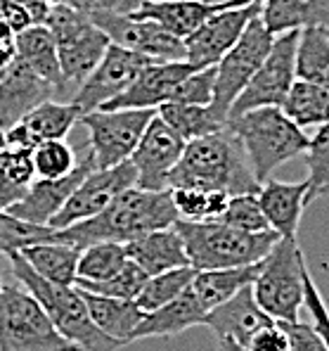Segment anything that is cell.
<instances>
[{
	"label": "cell",
	"instance_id": "obj_50",
	"mask_svg": "<svg viewBox=\"0 0 329 351\" xmlns=\"http://www.w3.org/2000/svg\"><path fill=\"white\" fill-rule=\"evenodd\" d=\"M218 351H246V347H241L235 339H218Z\"/></svg>",
	"mask_w": 329,
	"mask_h": 351
},
{
	"label": "cell",
	"instance_id": "obj_34",
	"mask_svg": "<svg viewBox=\"0 0 329 351\" xmlns=\"http://www.w3.org/2000/svg\"><path fill=\"white\" fill-rule=\"evenodd\" d=\"M282 110L299 128L325 126L329 123V88L296 81Z\"/></svg>",
	"mask_w": 329,
	"mask_h": 351
},
{
	"label": "cell",
	"instance_id": "obj_47",
	"mask_svg": "<svg viewBox=\"0 0 329 351\" xmlns=\"http://www.w3.org/2000/svg\"><path fill=\"white\" fill-rule=\"evenodd\" d=\"M0 22H5L14 34H22L27 31L29 27H34V19H31L29 10L22 8V5H14V3H8V5H0Z\"/></svg>",
	"mask_w": 329,
	"mask_h": 351
},
{
	"label": "cell",
	"instance_id": "obj_14",
	"mask_svg": "<svg viewBox=\"0 0 329 351\" xmlns=\"http://www.w3.org/2000/svg\"><path fill=\"white\" fill-rule=\"evenodd\" d=\"M154 60L145 58L140 53H133L128 48L111 43L107 48L100 64L90 71V76L83 81L74 93V105L81 110V114H88L100 107H105L109 100L119 97L133 81L137 79L145 66H150Z\"/></svg>",
	"mask_w": 329,
	"mask_h": 351
},
{
	"label": "cell",
	"instance_id": "obj_13",
	"mask_svg": "<svg viewBox=\"0 0 329 351\" xmlns=\"http://www.w3.org/2000/svg\"><path fill=\"white\" fill-rule=\"evenodd\" d=\"M135 180H137V173L131 162H123L119 167H111V169H95V171H90L81 180V185L74 190L69 202H66L64 209L50 221L48 228L64 230V228H69V226L95 219V216L100 214V211H105L121 193H126L128 188H135Z\"/></svg>",
	"mask_w": 329,
	"mask_h": 351
},
{
	"label": "cell",
	"instance_id": "obj_49",
	"mask_svg": "<svg viewBox=\"0 0 329 351\" xmlns=\"http://www.w3.org/2000/svg\"><path fill=\"white\" fill-rule=\"evenodd\" d=\"M145 3H157V0H121V3H119V12L131 14V12H135L140 5H145Z\"/></svg>",
	"mask_w": 329,
	"mask_h": 351
},
{
	"label": "cell",
	"instance_id": "obj_5",
	"mask_svg": "<svg viewBox=\"0 0 329 351\" xmlns=\"http://www.w3.org/2000/svg\"><path fill=\"white\" fill-rule=\"evenodd\" d=\"M228 128L241 141L259 183H265L275 169L301 157L311 138L296 126L282 107H261L228 119Z\"/></svg>",
	"mask_w": 329,
	"mask_h": 351
},
{
	"label": "cell",
	"instance_id": "obj_42",
	"mask_svg": "<svg viewBox=\"0 0 329 351\" xmlns=\"http://www.w3.org/2000/svg\"><path fill=\"white\" fill-rule=\"evenodd\" d=\"M218 221L237 230H244V233H268L270 230L268 219L261 209L259 195H235V197H230L228 209Z\"/></svg>",
	"mask_w": 329,
	"mask_h": 351
},
{
	"label": "cell",
	"instance_id": "obj_36",
	"mask_svg": "<svg viewBox=\"0 0 329 351\" xmlns=\"http://www.w3.org/2000/svg\"><path fill=\"white\" fill-rule=\"evenodd\" d=\"M173 206L178 211V221H218L225 214L230 202L228 193L199 188H168Z\"/></svg>",
	"mask_w": 329,
	"mask_h": 351
},
{
	"label": "cell",
	"instance_id": "obj_4",
	"mask_svg": "<svg viewBox=\"0 0 329 351\" xmlns=\"http://www.w3.org/2000/svg\"><path fill=\"white\" fill-rule=\"evenodd\" d=\"M176 230L185 242L189 266L194 271H218L261 263L275 247L280 235L244 233L223 221H176Z\"/></svg>",
	"mask_w": 329,
	"mask_h": 351
},
{
	"label": "cell",
	"instance_id": "obj_56",
	"mask_svg": "<svg viewBox=\"0 0 329 351\" xmlns=\"http://www.w3.org/2000/svg\"><path fill=\"white\" fill-rule=\"evenodd\" d=\"M48 3H50V5H57V3H62V0H48Z\"/></svg>",
	"mask_w": 329,
	"mask_h": 351
},
{
	"label": "cell",
	"instance_id": "obj_19",
	"mask_svg": "<svg viewBox=\"0 0 329 351\" xmlns=\"http://www.w3.org/2000/svg\"><path fill=\"white\" fill-rule=\"evenodd\" d=\"M55 93L57 88L50 81H45L22 60L14 58L5 79L0 81V128L3 131L12 128L36 107L53 100Z\"/></svg>",
	"mask_w": 329,
	"mask_h": 351
},
{
	"label": "cell",
	"instance_id": "obj_8",
	"mask_svg": "<svg viewBox=\"0 0 329 351\" xmlns=\"http://www.w3.org/2000/svg\"><path fill=\"white\" fill-rule=\"evenodd\" d=\"M45 27L53 31L57 40L64 84L79 88L105 58L107 48L111 45L109 36L100 27H95V22L85 12L64 3L53 5Z\"/></svg>",
	"mask_w": 329,
	"mask_h": 351
},
{
	"label": "cell",
	"instance_id": "obj_27",
	"mask_svg": "<svg viewBox=\"0 0 329 351\" xmlns=\"http://www.w3.org/2000/svg\"><path fill=\"white\" fill-rule=\"evenodd\" d=\"M14 50H17V58L27 66H31L36 74L43 76L45 81H50L60 93L66 90L62 66H60L57 40H55L53 31L45 27V24H34L27 31H22L14 38Z\"/></svg>",
	"mask_w": 329,
	"mask_h": 351
},
{
	"label": "cell",
	"instance_id": "obj_18",
	"mask_svg": "<svg viewBox=\"0 0 329 351\" xmlns=\"http://www.w3.org/2000/svg\"><path fill=\"white\" fill-rule=\"evenodd\" d=\"M194 69L189 62H152L137 74L119 97L109 100L100 110H159L163 102L171 100L173 90L187 79Z\"/></svg>",
	"mask_w": 329,
	"mask_h": 351
},
{
	"label": "cell",
	"instance_id": "obj_55",
	"mask_svg": "<svg viewBox=\"0 0 329 351\" xmlns=\"http://www.w3.org/2000/svg\"><path fill=\"white\" fill-rule=\"evenodd\" d=\"M0 259H3V256H0ZM0 285H3V268H0Z\"/></svg>",
	"mask_w": 329,
	"mask_h": 351
},
{
	"label": "cell",
	"instance_id": "obj_30",
	"mask_svg": "<svg viewBox=\"0 0 329 351\" xmlns=\"http://www.w3.org/2000/svg\"><path fill=\"white\" fill-rule=\"evenodd\" d=\"M259 273V263L241 268H218V271H197L192 280V290L197 294L204 311L220 306L235 294H239L244 287H251Z\"/></svg>",
	"mask_w": 329,
	"mask_h": 351
},
{
	"label": "cell",
	"instance_id": "obj_53",
	"mask_svg": "<svg viewBox=\"0 0 329 351\" xmlns=\"http://www.w3.org/2000/svg\"><path fill=\"white\" fill-rule=\"evenodd\" d=\"M10 66H12V64H10ZM5 74H8V69H3V66H0V81L5 79Z\"/></svg>",
	"mask_w": 329,
	"mask_h": 351
},
{
	"label": "cell",
	"instance_id": "obj_16",
	"mask_svg": "<svg viewBox=\"0 0 329 351\" xmlns=\"http://www.w3.org/2000/svg\"><path fill=\"white\" fill-rule=\"evenodd\" d=\"M183 149V138L173 128H168L163 123V119H159V114L154 117L150 126H147L145 136L137 143L135 152L128 159L137 173L135 188L152 190V193L168 190V176L178 167Z\"/></svg>",
	"mask_w": 329,
	"mask_h": 351
},
{
	"label": "cell",
	"instance_id": "obj_21",
	"mask_svg": "<svg viewBox=\"0 0 329 351\" xmlns=\"http://www.w3.org/2000/svg\"><path fill=\"white\" fill-rule=\"evenodd\" d=\"M251 0H228V3H207V0H157V3H145L131 12L137 19H150L159 27L171 31L178 38H187L194 34L209 17L215 12H223L230 8H241Z\"/></svg>",
	"mask_w": 329,
	"mask_h": 351
},
{
	"label": "cell",
	"instance_id": "obj_22",
	"mask_svg": "<svg viewBox=\"0 0 329 351\" xmlns=\"http://www.w3.org/2000/svg\"><path fill=\"white\" fill-rule=\"evenodd\" d=\"M275 323L263 308L259 306L251 287H244L239 294L228 299L220 306L211 308L207 313V328L215 335V339H235L241 347L251 342L259 330Z\"/></svg>",
	"mask_w": 329,
	"mask_h": 351
},
{
	"label": "cell",
	"instance_id": "obj_6",
	"mask_svg": "<svg viewBox=\"0 0 329 351\" xmlns=\"http://www.w3.org/2000/svg\"><path fill=\"white\" fill-rule=\"evenodd\" d=\"M0 351H81L24 285H0Z\"/></svg>",
	"mask_w": 329,
	"mask_h": 351
},
{
	"label": "cell",
	"instance_id": "obj_7",
	"mask_svg": "<svg viewBox=\"0 0 329 351\" xmlns=\"http://www.w3.org/2000/svg\"><path fill=\"white\" fill-rule=\"evenodd\" d=\"M303 256L299 240L280 237L259 263L251 285L259 306L277 323H296L303 308Z\"/></svg>",
	"mask_w": 329,
	"mask_h": 351
},
{
	"label": "cell",
	"instance_id": "obj_44",
	"mask_svg": "<svg viewBox=\"0 0 329 351\" xmlns=\"http://www.w3.org/2000/svg\"><path fill=\"white\" fill-rule=\"evenodd\" d=\"M303 306L311 313L315 332L320 335L322 342H325L329 349V308H327V302H325V297H322V292L317 290L315 280H313L311 271H308V263H306V268H303Z\"/></svg>",
	"mask_w": 329,
	"mask_h": 351
},
{
	"label": "cell",
	"instance_id": "obj_12",
	"mask_svg": "<svg viewBox=\"0 0 329 351\" xmlns=\"http://www.w3.org/2000/svg\"><path fill=\"white\" fill-rule=\"evenodd\" d=\"M88 17L109 36L114 45L140 53L154 62L185 60V40L150 19H137L119 10H92Z\"/></svg>",
	"mask_w": 329,
	"mask_h": 351
},
{
	"label": "cell",
	"instance_id": "obj_29",
	"mask_svg": "<svg viewBox=\"0 0 329 351\" xmlns=\"http://www.w3.org/2000/svg\"><path fill=\"white\" fill-rule=\"evenodd\" d=\"M19 254L48 282L76 287V268L81 256L79 247L64 245V242H36V245L22 247Z\"/></svg>",
	"mask_w": 329,
	"mask_h": 351
},
{
	"label": "cell",
	"instance_id": "obj_25",
	"mask_svg": "<svg viewBox=\"0 0 329 351\" xmlns=\"http://www.w3.org/2000/svg\"><path fill=\"white\" fill-rule=\"evenodd\" d=\"M126 252H128V259L135 261L147 276H157V273H163V271L189 266L185 242L176 230V226L152 230V233L128 242Z\"/></svg>",
	"mask_w": 329,
	"mask_h": 351
},
{
	"label": "cell",
	"instance_id": "obj_28",
	"mask_svg": "<svg viewBox=\"0 0 329 351\" xmlns=\"http://www.w3.org/2000/svg\"><path fill=\"white\" fill-rule=\"evenodd\" d=\"M85 299V306L92 318V323L109 337L119 339L123 344H131L133 332L145 318V311L135 304V299H114V297H102V294H92L81 290Z\"/></svg>",
	"mask_w": 329,
	"mask_h": 351
},
{
	"label": "cell",
	"instance_id": "obj_48",
	"mask_svg": "<svg viewBox=\"0 0 329 351\" xmlns=\"http://www.w3.org/2000/svg\"><path fill=\"white\" fill-rule=\"evenodd\" d=\"M8 3L27 8L31 19H34V24H45L50 17V10H53V5H50L48 0H0V5H8Z\"/></svg>",
	"mask_w": 329,
	"mask_h": 351
},
{
	"label": "cell",
	"instance_id": "obj_9",
	"mask_svg": "<svg viewBox=\"0 0 329 351\" xmlns=\"http://www.w3.org/2000/svg\"><path fill=\"white\" fill-rule=\"evenodd\" d=\"M272 40H275V36L265 29V24L261 22V14H259V17L251 19L237 43L228 50V55L215 64L211 112L223 123H228L235 100H237L239 93L246 88V84L254 79V74L263 64V60L268 58Z\"/></svg>",
	"mask_w": 329,
	"mask_h": 351
},
{
	"label": "cell",
	"instance_id": "obj_11",
	"mask_svg": "<svg viewBox=\"0 0 329 351\" xmlns=\"http://www.w3.org/2000/svg\"><path fill=\"white\" fill-rule=\"evenodd\" d=\"M296 43H299V31H287V34L275 36L268 58L239 93L228 119L251 110H261V107L285 105L287 95L296 84Z\"/></svg>",
	"mask_w": 329,
	"mask_h": 351
},
{
	"label": "cell",
	"instance_id": "obj_43",
	"mask_svg": "<svg viewBox=\"0 0 329 351\" xmlns=\"http://www.w3.org/2000/svg\"><path fill=\"white\" fill-rule=\"evenodd\" d=\"M213 84H215V66L197 69L173 90L168 102H183V105H202L211 107L213 102Z\"/></svg>",
	"mask_w": 329,
	"mask_h": 351
},
{
	"label": "cell",
	"instance_id": "obj_51",
	"mask_svg": "<svg viewBox=\"0 0 329 351\" xmlns=\"http://www.w3.org/2000/svg\"><path fill=\"white\" fill-rule=\"evenodd\" d=\"M121 0H95L97 10H119Z\"/></svg>",
	"mask_w": 329,
	"mask_h": 351
},
{
	"label": "cell",
	"instance_id": "obj_41",
	"mask_svg": "<svg viewBox=\"0 0 329 351\" xmlns=\"http://www.w3.org/2000/svg\"><path fill=\"white\" fill-rule=\"evenodd\" d=\"M50 235H53V228L24 223L10 216L8 211H0V256H8L36 242H50Z\"/></svg>",
	"mask_w": 329,
	"mask_h": 351
},
{
	"label": "cell",
	"instance_id": "obj_26",
	"mask_svg": "<svg viewBox=\"0 0 329 351\" xmlns=\"http://www.w3.org/2000/svg\"><path fill=\"white\" fill-rule=\"evenodd\" d=\"M261 22L272 36L301 29L329 31V0H263Z\"/></svg>",
	"mask_w": 329,
	"mask_h": 351
},
{
	"label": "cell",
	"instance_id": "obj_54",
	"mask_svg": "<svg viewBox=\"0 0 329 351\" xmlns=\"http://www.w3.org/2000/svg\"><path fill=\"white\" fill-rule=\"evenodd\" d=\"M322 197H329V188H325V190H322Z\"/></svg>",
	"mask_w": 329,
	"mask_h": 351
},
{
	"label": "cell",
	"instance_id": "obj_37",
	"mask_svg": "<svg viewBox=\"0 0 329 351\" xmlns=\"http://www.w3.org/2000/svg\"><path fill=\"white\" fill-rule=\"evenodd\" d=\"M194 273L197 271H194L192 266H183V268H173V271H163V273H157V276H150L145 287H142L140 294L135 297V304L145 313L166 306L168 302H173V299L180 297V294L192 285Z\"/></svg>",
	"mask_w": 329,
	"mask_h": 351
},
{
	"label": "cell",
	"instance_id": "obj_46",
	"mask_svg": "<svg viewBox=\"0 0 329 351\" xmlns=\"http://www.w3.org/2000/svg\"><path fill=\"white\" fill-rule=\"evenodd\" d=\"M246 351H289V339L280 323H270L251 337Z\"/></svg>",
	"mask_w": 329,
	"mask_h": 351
},
{
	"label": "cell",
	"instance_id": "obj_31",
	"mask_svg": "<svg viewBox=\"0 0 329 351\" xmlns=\"http://www.w3.org/2000/svg\"><path fill=\"white\" fill-rule=\"evenodd\" d=\"M296 81L329 88V31L301 29L296 43Z\"/></svg>",
	"mask_w": 329,
	"mask_h": 351
},
{
	"label": "cell",
	"instance_id": "obj_24",
	"mask_svg": "<svg viewBox=\"0 0 329 351\" xmlns=\"http://www.w3.org/2000/svg\"><path fill=\"white\" fill-rule=\"evenodd\" d=\"M204 323H207V311H204L192 285H189L187 290L173 299V302H168L166 306L145 313L142 323L133 332L131 342H140V339L150 337H176V335L185 332V330Z\"/></svg>",
	"mask_w": 329,
	"mask_h": 351
},
{
	"label": "cell",
	"instance_id": "obj_33",
	"mask_svg": "<svg viewBox=\"0 0 329 351\" xmlns=\"http://www.w3.org/2000/svg\"><path fill=\"white\" fill-rule=\"evenodd\" d=\"M36 180L34 157L27 149H0V211H8L29 193Z\"/></svg>",
	"mask_w": 329,
	"mask_h": 351
},
{
	"label": "cell",
	"instance_id": "obj_2",
	"mask_svg": "<svg viewBox=\"0 0 329 351\" xmlns=\"http://www.w3.org/2000/svg\"><path fill=\"white\" fill-rule=\"evenodd\" d=\"M168 188L220 190L235 195H259L251 162L241 141L228 126L207 138L185 143L178 167L168 176Z\"/></svg>",
	"mask_w": 329,
	"mask_h": 351
},
{
	"label": "cell",
	"instance_id": "obj_1",
	"mask_svg": "<svg viewBox=\"0 0 329 351\" xmlns=\"http://www.w3.org/2000/svg\"><path fill=\"white\" fill-rule=\"evenodd\" d=\"M178 221V211L173 206L171 190H140L128 188L121 193L105 211L83 223L69 226L64 230H53L50 242H64L79 250L97 242H128L152 233V230L171 228Z\"/></svg>",
	"mask_w": 329,
	"mask_h": 351
},
{
	"label": "cell",
	"instance_id": "obj_39",
	"mask_svg": "<svg viewBox=\"0 0 329 351\" xmlns=\"http://www.w3.org/2000/svg\"><path fill=\"white\" fill-rule=\"evenodd\" d=\"M147 273L137 266L135 261L128 259L126 266L121 268L116 276L107 278L102 282H79V290L92 292V294H102V297H114V299H135L140 290L147 282Z\"/></svg>",
	"mask_w": 329,
	"mask_h": 351
},
{
	"label": "cell",
	"instance_id": "obj_32",
	"mask_svg": "<svg viewBox=\"0 0 329 351\" xmlns=\"http://www.w3.org/2000/svg\"><path fill=\"white\" fill-rule=\"evenodd\" d=\"M159 119H163L168 128L178 133L185 143L207 138L211 133L223 131L228 123H223L211 112V107L202 105H183V102H163L157 110Z\"/></svg>",
	"mask_w": 329,
	"mask_h": 351
},
{
	"label": "cell",
	"instance_id": "obj_3",
	"mask_svg": "<svg viewBox=\"0 0 329 351\" xmlns=\"http://www.w3.org/2000/svg\"><path fill=\"white\" fill-rule=\"evenodd\" d=\"M8 261L14 278L38 299V304L45 308L50 321L60 330V335H64L71 344H76L81 351H116L126 347L123 342L105 335L92 323L85 299L79 287H64L48 282L24 261V256L19 252L8 254Z\"/></svg>",
	"mask_w": 329,
	"mask_h": 351
},
{
	"label": "cell",
	"instance_id": "obj_17",
	"mask_svg": "<svg viewBox=\"0 0 329 351\" xmlns=\"http://www.w3.org/2000/svg\"><path fill=\"white\" fill-rule=\"evenodd\" d=\"M95 157L92 152L83 154L76 164V169L64 178H36L31 183L29 193L24 195L14 206H10L8 214L14 219L24 221V223L34 226H45L48 228L50 221L64 209V204L69 202V197L74 195V190L81 185V180L85 178L90 171H95Z\"/></svg>",
	"mask_w": 329,
	"mask_h": 351
},
{
	"label": "cell",
	"instance_id": "obj_45",
	"mask_svg": "<svg viewBox=\"0 0 329 351\" xmlns=\"http://www.w3.org/2000/svg\"><path fill=\"white\" fill-rule=\"evenodd\" d=\"M289 339V351H329L322 337L315 332L313 325H306L301 321L296 323H280Z\"/></svg>",
	"mask_w": 329,
	"mask_h": 351
},
{
	"label": "cell",
	"instance_id": "obj_38",
	"mask_svg": "<svg viewBox=\"0 0 329 351\" xmlns=\"http://www.w3.org/2000/svg\"><path fill=\"white\" fill-rule=\"evenodd\" d=\"M303 162L308 169V204L315 197H320L322 190L329 188V123L317 126L315 136L308 143V149L303 152Z\"/></svg>",
	"mask_w": 329,
	"mask_h": 351
},
{
	"label": "cell",
	"instance_id": "obj_23",
	"mask_svg": "<svg viewBox=\"0 0 329 351\" xmlns=\"http://www.w3.org/2000/svg\"><path fill=\"white\" fill-rule=\"evenodd\" d=\"M308 190H311L308 180L282 183V180L268 178L265 183H261L259 202L270 230L287 240H299L301 216L308 206Z\"/></svg>",
	"mask_w": 329,
	"mask_h": 351
},
{
	"label": "cell",
	"instance_id": "obj_40",
	"mask_svg": "<svg viewBox=\"0 0 329 351\" xmlns=\"http://www.w3.org/2000/svg\"><path fill=\"white\" fill-rule=\"evenodd\" d=\"M34 157L36 178H64L76 169L79 157L76 152L66 145L64 141H48L40 143L38 147L31 152Z\"/></svg>",
	"mask_w": 329,
	"mask_h": 351
},
{
	"label": "cell",
	"instance_id": "obj_52",
	"mask_svg": "<svg viewBox=\"0 0 329 351\" xmlns=\"http://www.w3.org/2000/svg\"><path fill=\"white\" fill-rule=\"evenodd\" d=\"M8 147V141H5V131L0 128V149H5Z\"/></svg>",
	"mask_w": 329,
	"mask_h": 351
},
{
	"label": "cell",
	"instance_id": "obj_10",
	"mask_svg": "<svg viewBox=\"0 0 329 351\" xmlns=\"http://www.w3.org/2000/svg\"><path fill=\"white\" fill-rule=\"evenodd\" d=\"M157 110H95L79 119L88 128V149L97 169L128 162Z\"/></svg>",
	"mask_w": 329,
	"mask_h": 351
},
{
	"label": "cell",
	"instance_id": "obj_20",
	"mask_svg": "<svg viewBox=\"0 0 329 351\" xmlns=\"http://www.w3.org/2000/svg\"><path fill=\"white\" fill-rule=\"evenodd\" d=\"M81 117L83 114H81V110L74 102L48 100L40 107H36L34 112H29L12 128H8L5 131V141H8V147L34 152L40 143L64 141Z\"/></svg>",
	"mask_w": 329,
	"mask_h": 351
},
{
	"label": "cell",
	"instance_id": "obj_15",
	"mask_svg": "<svg viewBox=\"0 0 329 351\" xmlns=\"http://www.w3.org/2000/svg\"><path fill=\"white\" fill-rule=\"evenodd\" d=\"M261 14L259 3L241 5V8H230L223 12H215L209 17L194 34L185 38V62L194 69H207L215 66L228 55V50L239 40L249 22Z\"/></svg>",
	"mask_w": 329,
	"mask_h": 351
},
{
	"label": "cell",
	"instance_id": "obj_35",
	"mask_svg": "<svg viewBox=\"0 0 329 351\" xmlns=\"http://www.w3.org/2000/svg\"><path fill=\"white\" fill-rule=\"evenodd\" d=\"M128 261L126 245L121 242H97L83 247L76 268V285L79 282H102L116 276Z\"/></svg>",
	"mask_w": 329,
	"mask_h": 351
}]
</instances>
